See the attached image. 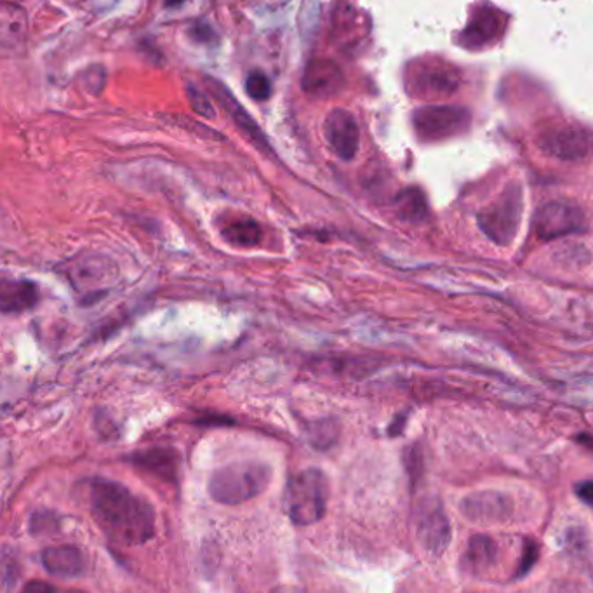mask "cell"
<instances>
[{
	"label": "cell",
	"instance_id": "6da1fadb",
	"mask_svg": "<svg viewBox=\"0 0 593 593\" xmlns=\"http://www.w3.org/2000/svg\"><path fill=\"white\" fill-rule=\"evenodd\" d=\"M89 508L101 531L122 547H138L154 538V508L115 480H91Z\"/></svg>",
	"mask_w": 593,
	"mask_h": 593
},
{
	"label": "cell",
	"instance_id": "7a4b0ae2",
	"mask_svg": "<svg viewBox=\"0 0 593 593\" xmlns=\"http://www.w3.org/2000/svg\"><path fill=\"white\" fill-rule=\"evenodd\" d=\"M272 470L260 461H237L216 470L209 479V494L221 505H240L267 489Z\"/></svg>",
	"mask_w": 593,
	"mask_h": 593
},
{
	"label": "cell",
	"instance_id": "3957f363",
	"mask_svg": "<svg viewBox=\"0 0 593 593\" xmlns=\"http://www.w3.org/2000/svg\"><path fill=\"white\" fill-rule=\"evenodd\" d=\"M326 475L317 468H308L289 480L286 491V510L294 526H312L326 515Z\"/></svg>",
	"mask_w": 593,
	"mask_h": 593
},
{
	"label": "cell",
	"instance_id": "277c9868",
	"mask_svg": "<svg viewBox=\"0 0 593 593\" xmlns=\"http://www.w3.org/2000/svg\"><path fill=\"white\" fill-rule=\"evenodd\" d=\"M522 207V190L519 185H510L491 206L480 211L482 232L498 246H508L519 232Z\"/></svg>",
	"mask_w": 593,
	"mask_h": 593
},
{
	"label": "cell",
	"instance_id": "5b68a950",
	"mask_svg": "<svg viewBox=\"0 0 593 593\" xmlns=\"http://www.w3.org/2000/svg\"><path fill=\"white\" fill-rule=\"evenodd\" d=\"M472 122L468 110L451 105L425 107L416 110L413 115V126L421 140L440 141L465 133Z\"/></svg>",
	"mask_w": 593,
	"mask_h": 593
},
{
	"label": "cell",
	"instance_id": "8992f818",
	"mask_svg": "<svg viewBox=\"0 0 593 593\" xmlns=\"http://www.w3.org/2000/svg\"><path fill=\"white\" fill-rule=\"evenodd\" d=\"M534 232L543 240H554L564 235L585 230V214L580 207L566 200H555L541 206L534 214Z\"/></svg>",
	"mask_w": 593,
	"mask_h": 593
},
{
	"label": "cell",
	"instance_id": "52a82bcc",
	"mask_svg": "<svg viewBox=\"0 0 593 593\" xmlns=\"http://www.w3.org/2000/svg\"><path fill=\"white\" fill-rule=\"evenodd\" d=\"M543 152L560 160L585 159L592 150V136L580 127H554L538 140Z\"/></svg>",
	"mask_w": 593,
	"mask_h": 593
},
{
	"label": "cell",
	"instance_id": "ba28073f",
	"mask_svg": "<svg viewBox=\"0 0 593 593\" xmlns=\"http://www.w3.org/2000/svg\"><path fill=\"white\" fill-rule=\"evenodd\" d=\"M324 136L329 147L333 148L334 154L341 160H352L359 152V124L354 115L343 108H334L327 114L324 120Z\"/></svg>",
	"mask_w": 593,
	"mask_h": 593
},
{
	"label": "cell",
	"instance_id": "9c48e42d",
	"mask_svg": "<svg viewBox=\"0 0 593 593\" xmlns=\"http://www.w3.org/2000/svg\"><path fill=\"white\" fill-rule=\"evenodd\" d=\"M206 84L209 91L213 93L214 98L220 101L221 107L227 110L230 119L234 120L235 126L239 127L240 133L246 136L249 143H253L254 147L258 148L260 152L272 154V148L268 145L267 136L261 133L260 126L256 124V120L251 115L247 114L246 108L235 100L234 94L230 93L227 87L223 86L218 80L206 79Z\"/></svg>",
	"mask_w": 593,
	"mask_h": 593
},
{
	"label": "cell",
	"instance_id": "30bf717a",
	"mask_svg": "<svg viewBox=\"0 0 593 593\" xmlns=\"http://www.w3.org/2000/svg\"><path fill=\"white\" fill-rule=\"evenodd\" d=\"M301 86L308 96L326 100V98L340 93L345 86V77H343L338 63L320 58V60H312L308 63L303 77H301Z\"/></svg>",
	"mask_w": 593,
	"mask_h": 593
},
{
	"label": "cell",
	"instance_id": "8fae6325",
	"mask_svg": "<svg viewBox=\"0 0 593 593\" xmlns=\"http://www.w3.org/2000/svg\"><path fill=\"white\" fill-rule=\"evenodd\" d=\"M418 534L423 545L432 554L439 555L446 550L451 540V527L439 501L425 503L421 507L418 515Z\"/></svg>",
	"mask_w": 593,
	"mask_h": 593
},
{
	"label": "cell",
	"instance_id": "7c38bea8",
	"mask_svg": "<svg viewBox=\"0 0 593 593\" xmlns=\"http://www.w3.org/2000/svg\"><path fill=\"white\" fill-rule=\"evenodd\" d=\"M414 91L430 98H446L456 93L460 74L444 63H432L418 70L413 79Z\"/></svg>",
	"mask_w": 593,
	"mask_h": 593
},
{
	"label": "cell",
	"instance_id": "4fadbf2b",
	"mask_svg": "<svg viewBox=\"0 0 593 593\" xmlns=\"http://www.w3.org/2000/svg\"><path fill=\"white\" fill-rule=\"evenodd\" d=\"M461 512L474 522H501L512 514V500L500 493L472 494L461 503Z\"/></svg>",
	"mask_w": 593,
	"mask_h": 593
},
{
	"label": "cell",
	"instance_id": "5bb4252c",
	"mask_svg": "<svg viewBox=\"0 0 593 593\" xmlns=\"http://www.w3.org/2000/svg\"><path fill=\"white\" fill-rule=\"evenodd\" d=\"M134 467L147 474L154 475L157 479L174 482L180 472V454L169 447H152L145 451H136L129 458Z\"/></svg>",
	"mask_w": 593,
	"mask_h": 593
},
{
	"label": "cell",
	"instance_id": "9a60e30c",
	"mask_svg": "<svg viewBox=\"0 0 593 593\" xmlns=\"http://www.w3.org/2000/svg\"><path fill=\"white\" fill-rule=\"evenodd\" d=\"M40 562L54 578L70 580L84 573V557L80 554L79 548L72 545H58L42 550Z\"/></svg>",
	"mask_w": 593,
	"mask_h": 593
},
{
	"label": "cell",
	"instance_id": "2e32d148",
	"mask_svg": "<svg viewBox=\"0 0 593 593\" xmlns=\"http://www.w3.org/2000/svg\"><path fill=\"white\" fill-rule=\"evenodd\" d=\"M503 27H505L503 14L498 13L496 9H491V7H482L463 32V39H461L463 40V46H486L501 34Z\"/></svg>",
	"mask_w": 593,
	"mask_h": 593
},
{
	"label": "cell",
	"instance_id": "e0dca14e",
	"mask_svg": "<svg viewBox=\"0 0 593 593\" xmlns=\"http://www.w3.org/2000/svg\"><path fill=\"white\" fill-rule=\"evenodd\" d=\"M39 303V289L30 280H2L0 310L2 314H21Z\"/></svg>",
	"mask_w": 593,
	"mask_h": 593
},
{
	"label": "cell",
	"instance_id": "ac0fdd59",
	"mask_svg": "<svg viewBox=\"0 0 593 593\" xmlns=\"http://www.w3.org/2000/svg\"><path fill=\"white\" fill-rule=\"evenodd\" d=\"M28 34V16L13 2L0 4V44L2 47L20 46Z\"/></svg>",
	"mask_w": 593,
	"mask_h": 593
},
{
	"label": "cell",
	"instance_id": "d6986e66",
	"mask_svg": "<svg viewBox=\"0 0 593 593\" xmlns=\"http://www.w3.org/2000/svg\"><path fill=\"white\" fill-rule=\"evenodd\" d=\"M221 235L232 246L254 247L260 244L263 232L256 221L251 218H242V220L228 223L227 227L221 230Z\"/></svg>",
	"mask_w": 593,
	"mask_h": 593
},
{
	"label": "cell",
	"instance_id": "ffe728a7",
	"mask_svg": "<svg viewBox=\"0 0 593 593\" xmlns=\"http://www.w3.org/2000/svg\"><path fill=\"white\" fill-rule=\"evenodd\" d=\"M496 543L489 536H474L468 543L467 566L474 573H484L496 560Z\"/></svg>",
	"mask_w": 593,
	"mask_h": 593
},
{
	"label": "cell",
	"instance_id": "44dd1931",
	"mask_svg": "<svg viewBox=\"0 0 593 593\" xmlns=\"http://www.w3.org/2000/svg\"><path fill=\"white\" fill-rule=\"evenodd\" d=\"M395 207L402 220L420 223L427 218V200L416 188H407L400 192L395 199Z\"/></svg>",
	"mask_w": 593,
	"mask_h": 593
},
{
	"label": "cell",
	"instance_id": "7402d4cb",
	"mask_svg": "<svg viewBox=\"0 0 593 593\" xmlns=\"http://www.w3.org/2000/svg\"><path fill=\"white\" fill-rule=\"evenodd\" d=\"M246 91L253 100H267L272 93V86L267 75L261 72H251L246 77Z\"/></svg>",
	"mask_w": 593,
	"mask_h": 593
},
{
	"label": "cell",
	"instance_id": "603a6c76",
	"mask_svg": "<svg viewBox=\"0 0 593 593\" xmlns=\"http://www.w3.org/2000/svg\"><path fill=\"white\" fill-rule=\"evenodd\" d=\"M187 98L190 107L194 108L195 114L202 115L206 119H214L216 117V110H214L213 103L207 98L206 94L200 93L199 89L187 87Z\"/></svg>",
	"mask_w": 593,
	"mask_h": 593
},
{
	"label": "cell",
	"instance_id": "cb8c5ba5",
	"mask_svg": "<svg viewBox=\"0 0 593 593\" xmlns=\"http://www.w3.org/2000/svg\"><path fill=\"white\" fill-rule=\"evenodd\" d=\"M58 527H60L58 517L51 514V512H37L30 519V531H32V534H42L44 536V534L54 533Z\"/></svg>",
	"mask_w": 593,
	"mask_h": 593
},
{
	"label": "cell",
	"instance_id": "d4e9b609",
	"mask_svg": "<svg viewBox=\"0 0 593 593\" xmlns=\"http://www.w3.org/2000/svg\"><path fill=\"white\" fill-rule=\"evenodd\" d=\"M538 555H540L538 545L533 543V541H527L526 547H524V557L520 560L519 569H517V578L526 576L533 569L536 560H538Z\"/></svg>",
	"mask_w": 593,
	"mask_h": 593
},
{
	"label": "cell",
	"instance_id": "484cf974",
	"mask_svg": "<svg viewBox=\"0 0 593 593\" xmlns=\"http://www.w3.org/2000/svg\"><path fill=\"white\" fill-rule=\"evenodd\" d=\"M406 465H407V472L411 475V479L416 482V477L418 474H421V453L420 451H416V447L413 449H409L406 454Z\"/></svg>",
	"mask_w": 593,
	"mask_h": 593
},
{
	"label": "cell",
	"instance_id": "4316f807",
	"mask_svg": "<svg viewBox=\"0 0 593 593\" xmlns=\"http://www.w3.org/2000/svg\"><path fill=\"white\" fill-rule=\"evenodd\" d=\"M576 496L581 501H585L588 505H593V480H587V482H580L576 486Z\"/></svg>",
	"mask_w": 593,
	"mask_h": 593
},
{
	"label": "cell",
	"instance_id": "83f0119b",
	"mask_svg": "<svg viewBox=\"0 0 593 593\" xmlns=\"http://www.w3.org/2000/svg\"><path fill=\"white\" fill-rule=\"evenodd\" d=\"M190 34H192L195 40H199V42H209L214 37L213 28L209 27V25H204V23H197L192 28Z\"/></svg>",
	"mask_w": 593,
	"mask_h": 593
},
{
	"label": "cell",
	"instance_id": "f1b7e54d",
	"mask_svg": "<svg viewBox=\"0 0 593 593\" xmlns=\"http://www.w3.org/2000/svg\"><path fill=\"white\" fill-rule=\"evenodd\" d=\"M27 593H35V592H54L56 588L53 585H47V583H40V581H32V583H28L27 587L23 588Z\"/></svg>",
	"mask_w": 593,
	"mask_h": 593
},
{
	"label": "cell",
	"instance_id": "f546056e",
	"mask_svg": "<svg viewBox=\"0 0 593 593\" xmlns=\"http://www.w3.org/2000/svg\"><path fill=\"white\" fill-rule=\"evenodd\" d=\"M576 442L581 444V446H587L590 447V449H593V434L576 435Z\"/></svg>",
	"mask_w": 593,
	"mask_h": 593
},
{
	"label": "cell",
	"instance_id": "4dcf8cb0",
	"mask_svg": "<svg viewBox=\"0 0 593 593\" xmlns=\"http://www.w3.org/2000/svg\"><path fill=\"white\" fill-rule=\"evenodd\" d=\"M185 0H166V7H178L183 4Z\"/></svg>",
	"mask_w": 593,
	"mask_h": 593
}]
</instances>
